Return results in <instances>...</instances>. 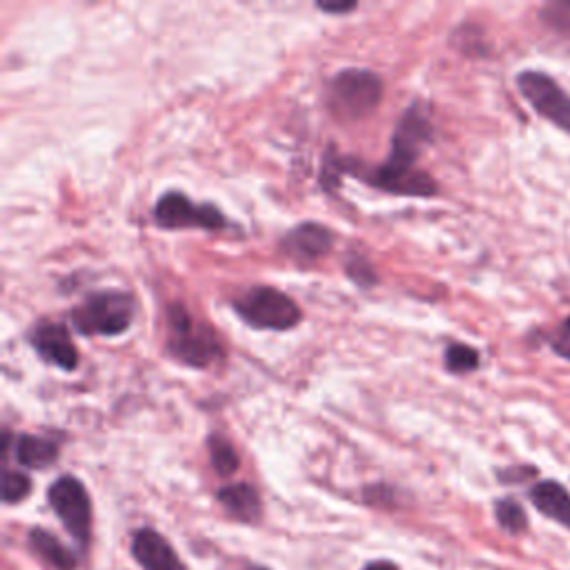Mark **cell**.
I'll list each match as a JSON object with an SVG mask.
<instances>
[{
    "label": "cell",
    "instance_id": "cell-1",
    "mask_svg": "<svg viewBox=\"0 0 570 570\" xmlns=\"http://www.w3.org/2000/svg\"><path fill=\"white\" fill-rule=\"evenodd\" d=\"M134 319V299L120 291L87 297L74 313L72 324L85 337H116Z\"/></svg>",
    "mask_w": 570,
    "mask_h": 570
},
{
    "label": "cell",
    "instance_id": "cell-2",
    "mask_svg": "<svg viewBox=\"0 0 570 570\" xmlns=\"http://www.w3.org/2000/svg\"><path fill=\"white\" fill-rule=\"evenodd\" d=\"M234 310L247 326L258 330H291L302 321L299 306L270 285H256V288L245 291L234 302Z\"/></svg>",
    "mask_w": 570,
    "mask_h": 570
},
{
    "label": "cell",
    "instance_id": "cell-3",
    "mask_svg": "<svg viewBox=\"0 0 570 570\" xmlns=\"http://www.w3.org/2000/svg\"><path fill=\"white\" fill-rule=\"evenodd\" d=\"M383 96V83L368 70H344L330 85V107L339 118L359 120L370 116Z\"/></svg>",
    "mask_w": 570,
    "mask_h": 570
},
{
    "label": "cell",
    "instance_id": "cell-4",
    "mask_svg": "<svg viewBox=\"0 0 570 570\" xmlns=\"http://www.w3.org/2000/svg\"><path fill=\"white\" fill-rule=\"evenodd\" d=\"M170 330L172 332L168 348L179 361L188 366L205 368L221 355L217 335L205 326L194 324V319L181 304L170 308Z\"/></svg>",
    "mask_w": 570,
    "mask_h": 570
},
{
    "label": "cell",
    "instance_id": "cell-5",
    "mask_svg": "<svg viewBox=\"0 0 570 570\" xmlns=\"http://www.w3.org/2000/svg\"><path fill=\"white\" fill-rule=\"evenodd\" d=\"M517 87L541 118L570 136V94L552 76L539 70H524L517 76Z\"/></svg>",
    "mask_w": 570,
    "mask_h": 570
},
{
    "label": "cell",
    "instance_id": "cell-6",
    "mask_svg": "<svg viewBox=\"0 0 570 570\" xmlns=\"http://www.w3.org/2000/svg\"><path fill=\"white\" fill-rule=\"evenodd\" d=\"M48 499L67 532L85 548L92 537V502L85 486L72 475H63L50 486Z\"/></svg>",
    "mask_w": 570,
    "mask_h": 570
},
{
    "label": "cell",
    "instance_id": "cell-7",
    "mask_svg": "<svg viewBox=\"0 0 570 570\" xmlns=\"http://www.w3.org/2000/svg\"><path fill=\"white\" fill-rule=\"evenodd\" d=\"M155 221L166 230L203 228L217 232L228 225L225 217L214 205L192 203L183 192H168L155 205Z\"/></svg>",
    "mask_w": 570,
    "mask_h": 570
},
{
    "label": "cell",
    "instance_id": "cell-8",
    "mask_svg": "<svg viewBox=\"0 0 570 570\" xmlns=\"http://www.w3.org/2000/svg\"><path fill=\"white\" fill-rule=\"evenodd\" d=\"M431 136L433 125L425 112L421 107H408L392 134V150L386 161L399 168H414L416 157L428 146Z\"/></svg>",
    "mask_w": 570,
    "mask_h": 570
},
{
    "label": "cell",
    "instance_id": "cell-9",
    "mask_svg": "<svg viewBox=\"0 0 570 570\" xmlns=\"http://www.w3.org/2000/svg\"><path fill=\"white\" fill-rule=\"evenodd\" d=\"M363 181L383 192L401 194V197L425 199L437 192V183L428 172H421L416 168H399L388 161L374 170H363Z\"/></svg>",
    "mask_w": 570,
    "mask_h": 570
},
{
    "label": "cell",
    "instance_id": "cell-10",
    "mask_svg": "<svg viewBox=\"0 0 570 570\" xmlns=\"http://www.w3.org/2000/svg\"><path fill=\"white\" fill-rule=\"evenodd\" d=\"M131 555L142 570H188L172 543L152 528H140L134 535Z\"/></svg>",
    "mask_w": 570,
    "mask_h": 570
},
{
    "label": "cell",
    "instance_id": "cell-11",
    "mask_svg": "<svg viewBox=\"0 0 570 570\" xmlns=\"http://www.w3.org/2000/svg\"><path fill=\"white\" fill-rule=\"evenodd\" d=\"M32 346L48 363H54L61 370L72 372L78 366V350L63 324L39 326L32 335Z\"/></svg>",
    "mask_w": 570,
    "mask_h": 570
},
{
    "label": "cell",
    "instance_id": "cell-12",
    "mask_svg": "<svg viewBox=\"0 0 570 570\" xmlns=\"http://www.w3.org/2000/svg\"><path fill=\"white\" fill-rule=\"evenodd\" d=\"M332 243L335 234L330 232V228L319 223H302L285 234L281 247L285 254H291L297 261H315L328 254Z\"/></svg>",
    "mask_w": 570,
    "mask_h": 570
},
{
    "label": "cell",
    "instance_id": "cell-13",
    "mask_svg": "<svg viewBox=\"0 0 570 570\" xmlns=\"http://www.w3.org/2000/svg\"><path fill=\"white\" fill-rule=\"evenodd\" d=\"M528 499L546 519L570 530V490L563 484L541 479L528 490Z\"/></svg>",
    "mask_w": 570,
    "mask_h": 570
},
{
    "label": "cell",
    "instance_id": "cell-14",
    "mask_svg": "<svg viewBox=\"0 0 570 570\" xmlns=\"http://www.w3.org/2000/svg\"><path fill=\"white\" fill-rule=\"evenodd\" d=\"M217 499L225 513L241 524H254L261 519L263 504L256 488L250 484H230L219 490Z\"/></svg>",
    "mask_w": 570,
    "mask_h": 570
},
{
    "label": "cell",
    "instance_id": "cell-15",
    "mask_svg": "<svg viewBox=\"0 0 570 570\" xmlns=\"http://www.w3.org/2000/svg\"><path fill=\"white\" fill-rule=\"evenodd\" d=\"M30 550L52 570H76L78 559L76 555L50 530L32 528L28 535Z\"/></svg>",
    "mask_w": 570,
    "mask_h": 570
},
{
    "label": "cell",
    "instance_id": "cell-16",
    "mask_svg": "<svg viewBox=\"0 0 570 570\" xmlns=\"http://www.w3.org/2000/svg\"><path fill=\"white\" fill-rule=\"evenodd\" d=\"M17 460L21 466L32 471H45L59 460V446L52 440L23 435L17 442Z\"/></svg>",
    "mask_w": 570,
    "mask_h": 570
},
{
    "label": "cell",
    "instance_id": "cell-17",
    "mask_svg": "<svg viewBox=\"0 0 570 570\" xmlns=\"http://www.w3.org/2000/svg\"><path fill=\"white\" fill-rule=\"evenodd\" d=\"M495 519L508 535L517 537L528 530V515L524 506L513 497H502L495 502Z\"/></svg>",
    "mask_w": 570,
    "mask_h": 570
},
{
    "label": "cell",
    "instance_id": "cell-18",
    "mask_svg": "<svg viewBox=\"0 0 570 570\" xmlns=\"http://www.w3.org/2000/svg\"><path fill=\"white\" fill-rule=\"evenodd\" d=\"M208 451H210V462L212 468L221 475V477H232L239 471V455L234 451V446L223 437V435H212L208 440Z\"/></svg>",
    "mask_w": 570,
    "mask_h": 570
},
{
    "label": "cell",
    "instance_id": "cell-19",
    "mask_svg": "<svg viewBox=\"0 0 570 570\" xmlns=\"http://www.w3.org/2000/svg\"><path fill=\"white\" fill-rule=\"evenodd\" d=\"M446 368L455 374H466L479 368V352L466 344H451L444 355Z\"/></svg>",
    "mask_w": 570,
    "mask_h": 570
},
{
    "label": "cell",
    "instance_id": "cell-20",
    "mask_svg": "<svg viewBox=\"0 0 570 570\" xmlns=\"http://www.w3.org/2000/svg\"><path fill=\"white\" fill-rule=\"evenodd\" d=\"M32 493V482L28 475L19 471H6L3 477V502L6 504H19Z\"/></svg>",
    "mask_w": 570,
    "mask_h": 570
},
{
    "label": "cell",
    "instance_id": "cell-21",
    "mask_svg": "<svg viewBox=\"0 0 570 570\" xmlns=\"http://www.w3.org/2000/svg\"><path fill=\"white\" fill-rule=\"evenodd\" d=\"M541 21L552 30H570V3H552L541 10Z\"/></svg>",
    "mask_w": 570,
    "mask_h": 570
},
{
    "label": "cell",
    "instance_id": "cell-22",
    "mask_svg": "<svg viewBox=\"0 0 570 570\" xmlns=\"http://www.w3.org/2000/svg\"><path fill=\"white\" fill-rule=\"evenodd\" d=\"M548 344L557 357L570 361V315L552 330Z\"/></svg>",
    "mask_w": 570,
    "mask_h": 570
},
{
    "label": "cell",
    "instance_id": "cell-23",
    "mask_svg": "<svg viewBox=\"0 0 570 570\" xmlns=\"http://www.w3.org/2000/svg\"><path fill=\"white\" fill-rule=\"evenodd\" d=\"M502 484H524L530 477H537V468L532 466H510L506 471L497 473Z\"/></svg>",
    "mask_w": 570,
    "mask_h": 570
},
{
    "label": "cell",
    "instance_id": "cell-24",
    "mask_svg": "<svg viewBox=\"0 0 570 570\" xmlns=\"http://www.w3.org/2000/svg\"><path fill=\"white\" fill-rule=\"evenodd\" d=\"M348 274L352 276V281H357L359 285H363V288H370V285L377 281V276H374L370 263H368V261H361V258H357V263H350V265H348Z\"/></svg>",
    "mask_w": 570,
    "mask_h": 570
},
{
    "label": "cell",
    "instance_id": "cell-25",
    "mask_svg": "<svg viewBox=\"0 0 570 570\" xmlns=\"http://www.w3.org/2000/svg\"><path fill=\"white\" fill-rule=\"evenodd\" d=\"M319 10L321 12H328V14H348L352 10H357L355 3H319Z\"/></svg>",
    "mask_w": 570,
    "mask_h": 570
},
{
    "label": "cell",
    "instance_id": "cell-26",
    "mask_svg": "<svg viewBox=\"0 0 570 570\" xmlns=\"http://www.w3.org/2000/svg\"><path fill=\"white\" fill-rule=\"evenodd\" d=\"M363 570H399L392 561H372V563H368Z\"/></svg>",
    "mask_w": 570,
    "mask_h": 570
},
{
    "label": "cell",
    "instance_id": "cell-27",
    "mask_svg": "<svg viewBox=\"0 0 570 570\" xmlns=\"http://www.w3.org/2000/svg\"><path fill=\"white\" fill-rule=\"evenodd\" d=\"M247 570H270V568H263V566H252V568H247Z\"/></svg>",
    "mask_w": 570,
    "mask_h": 570
}]
</instances>
